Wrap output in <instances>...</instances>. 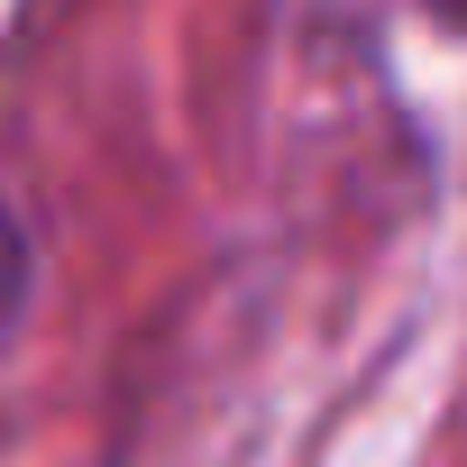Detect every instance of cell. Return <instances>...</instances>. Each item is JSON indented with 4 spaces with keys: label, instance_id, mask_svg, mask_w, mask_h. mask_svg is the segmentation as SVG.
Wrapping results in <instances>:
<instances>
[{
    "label": "cell",
    "instance_id": "6da1fadb",
    "mask_svg": "<svg viewBox=\"0 0 467 467\" xmlns=\"http://www.w3.org/2000/svg\"><path fill=\"white\" fill-rule=\"evenodd\" d=\"M449 10H458V19H467V0H449Z\"/></svg>",
    "mask_w": 467,
    "mask_h": 467
}]
</instances>
